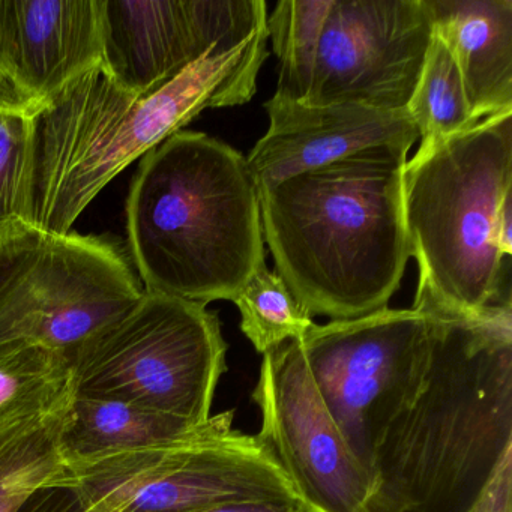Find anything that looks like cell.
<instances>
[{"mask_svg": "<svg viewBox=\"0 0 512 512\" xmlns=\"http://www.w3.org/2000/svg\"><path fill=\"white\" fill-rule=\"evenodd\" d=\"M298 341L326 410L371 476L380 436L424 371L427 316L415 308H385L359 319L316 323Z\"/></svg>", "mask_w": 512, "mask_h": 512, "instance_id": "cell-10", "label": "cell"}, {"mask_svg": "<svg viewBox=\"0 0 512 512\" xmlns=\"http://www.w3.org/2000/svg\"><path fill=\"white\" fill-rule=\"evenodd\" d=\"M481 512H512V458L497 473Z\"/></svg>", "mask_w": 512, "mask_h": 512, "instance_id": "cell-23", "label": "cell"}, {"mask_svg": "<svg viewBox=\"0 0 512 512\" xmlns=\"http://www.w3.org/2000/svg\"><path fill=\"white\" fill-rule=\"evenodd\" d=\"M233 413L212 415L175 442L65 464L58 482L73 487L94 512H194L224 503L301 502L259 437L232 427Z\"/></svg>", "mask_w": 512, "mask_h": 512, "instance_id": "cell-9", "label": "cell"}, {"mask_svg": "<svg viewBox=\"0 0 512 512\" xmlns=\"http://www.w3.org/2000/svg\"><path fill=\"white\" fill-rule=\"evenodd\" d=\"M407 112L421 137L419 149L433 148L479 124L470 110L454 56L434 31Z\"/></svg>", "mask_w": 512, "mask_h": 512, "instance_id": "cell-19", "label": "cell"}, {"mask_svg": "<svg viewBox=\"0 0 512 512\" xmlns=\"http://www.w3.org/2000/svg\"><path fill=\"white\" fill-rule=\"evenodd\" d=\"M410 148L374 146L257 190L277 275L308 316L352 320L388 308L410 259Z\"/></svg>", "mask_w": 512, "mask_h": 512, "instance_id": "cell-2", "label": "cell"}, {"mask_svg": "<svg viewBox=\"0 0 512 512\" xmlns=\"http://www.w3.org/2000/svg\"><path fill=\"white\" fill-rule=\"evenodd\" d=\"M476 122L512 112V0H425Z\"/></svg>", "mask_w": 512, "mask_h": 512, "instance_id": "cell-15", "label": "cell"}, {"mask_svg": "<svg viewBox=\"0 0 512 512\" xmlns=\"http://www.w3.org/2000/svg\"><path fill=\"white\" fill-rule=\"evenodd\" d=\"M253 401L260 442L308 512H365L373 481L326 410L298 340L263 355Z\"/></svg>", "mask_w": 512, "mask_h": 512, "instance_id": "cell-12", "label": "cell"}, {"mask_svg": "<svg viewBox=\"0 0 512 512\" xmlns=\"http://www.w3.org/2000/svg\"><path fill=\"white\" fill-rule=\"evenodd\" d=\"M269 34L212 52L148 97L122 91L101 67L32 118V224L73 232L95 197L130 164L205 109L248 103Z\"/></svg>", "mask_w": 512, "mask_h": 512, "instance_id": "cell-3", "label": "cell"}, {"mask_svg": "<svg viewBox=\"0 0 512 512\" xmlns=\"http://www.w3.org/2000/svg\"><path fill=\"white\" fill-rule=\"evenodd\" d=\"M265 109L268 131L247 158L257 190L374 146H413L419 139L407 109L358 103L310 106L277 94Z\"/></svg>", "mask_w": 512, "mask_h": 512, "instance_id": "cell-14", "label": "cell"}, {"mask_svg": "<svg viewBox=\"0 0 512 512\" xmlns=\"http://www.w3.org/2000/svg\"><path fill=\"white\" fill-rule=\"evenodd\" d=\"M104 0H0V73L29 118L100 67Z\"/></svg>", "mask_w": 512, "mask_h": 512, "instance_id": "cell-13", "label": "cell"}, {"mask_svg": "<svg viewBox=\"0 0 512 512\" xmlns=\"http://www.w3.org/2000/svg\"><path fill=\"white\" fill-rule=\"evenodd\" d=\"M125 217L145 292L202 305L232 301L265 263L247 158L203 133L178 131L140 158Z\"/></svg>", "mask_w": 512, "mask_h": 512, "instance_id": "cell-4", "label": "cell"}, {"mask_svg": "<svg viewBox=\"0 0 512 512\" xmlns=\"http://www.w3.org/2000/svg\"><path fill=\"white\" fill-rule=\"evenodd\" d=\"M194 512H308L301 502L289 500H257V502L224 503Z\"/></svg>", "mask_w": 512, "mask_h": 512, "instance_id": "cell-24", "label": "cell"}, {"mask_svg": "<svg viewBox=\"0 0 512 512\" xmlns=\"http://www.w3.org/2000/svg\"><path fill=\"white\" fill-rule=\"evenodd\" d=\"M227 343L214 311L143 292L71 355L74 395L134 404L193 425L211 418Z\"/></svg>", "mask_w": 512, "mask_h": 512, "instance_id": "cell-7", "label": "cell"}, {"mask_svg": "<svg viewBox=\"0 0 512 512\" xmlns=\"http://www.w3.org/2000/svg\"><path fill=\"white\" fill-rule=\"evenodd\" d=\"M232 302L241 313L242 332L262 355L287 341L299 340L316 325L266 263L256 269Z\"/></svg>", "mask_w": 512, "mask_h": 512, "instance_id": "cell-20", "label": "cell"}, {"mask_svg": "<svg viewBox=\"0 0 512 512\" xmlns=\"http://www.w3.org/2000/svg\"><path fill=\"white\" fill-rule=\"evenodd\" d=\"M275 94L406 110L433 38L425 0H281L268 16Z\"/></svg>", "mask_w": 512, "mask_h": 512, "instance_id": "cell-6", "label": "cell"}, {"mask_svg": "<svg viewBox=\"0 0 512 512\" xmlns=\"http://www.w3.org/2000/svg\"><path fill=\"white\" fill-rule=\"evenodd\" d=\"M0 112H16L25 115L19 101H17L16 95H14L13 89L8 85L2 73H0Z\"/></svg>", "mask_w": 512, "mask_h": 512, "instance_id": "cell-25", "label": "cell"}, {"mask_svg": "<svg viewBox=\"0 0 512 512\" xmlns=\"http://www.w3.org/2000/svg\"><path fill=\"white\" fill-rule=\"evenodd\" d=\"M70 404L0 427V512H16L32 493L64 476L61 431Z\"/></svg>", "mask_w": 512, "mask_h": 512, "instance_id": "cell-17", "label": "cell"}, {"mask_svg": "<svg viewBox=\"0 0 512 512\" xmlns=\"http://www.w3.org/2000/svg\"><path fill=\"white\" fill-rule=\"evenodd\" d=\"M418 311L424 371L374 448L365 512H481L512 458V305Z\"/></svg>", "mask_w": 512, "mask_h": 512, "instance_id": "cell-1", "label": "cell"}, {"mask_svg": "<svg viewBox=\"0 0 512 512\" xmlns=\"http://www.w3.org/2000/svg\"><path fill=\"white\" fill-rule=\"evenodd\" d=\"M32 118L0 112V230L32 224Z\"/></svg>", "mask_w": 512, "mask_h": 512, "instance_id": "cell-21", "label": "cell"}, {"mask_svg": "<svg viewBox=\"0 0 512 512\" xmlns=\"http://www.w3.org/2000/svg\"><path fill=\"white\" fill-rule=\"evenodd\" d=\"M268 34L265 0H104L101 70L148 97L212 52Z\"/></svg>", "mask_w": 512, "mask_h": 512, "instance_id": "cell-11", "label": "cell"}, {"mask_svg": "<svg viewBox=\"0 0 512 512\" xmlns=\"http://www.w3.org/2000/svg\"><path fill=\"white\" fill-rule=\"evenodd\" d=\"M403 217L419 266L412 308L512 305V112L418 149L404 167Z\"/></svg>", "mask_w": 512, "mask_h": 512, "instance_id": "cell-5", "label": "cell"}, {"mask_svg": "<svg viewBox=\"0 0 512 512\" xmlns=\"http://www.w3.org/2000/svg\"><path fill=\"white\" fill-rule=\"evenodd\" d=\"M200 425L122 401L74 395L62 425V457L65 464L82 463L164 445L188 436Z\"/></svg>", "mask_w": 512, "mask_h": 512, "instance_id": "cell-16", "label": "cell"}, {"mask_svg": "<svg viewBox=\"0 0 512 512\" xmlns=\"http://www.w3.org/2000/svg\"><path fill=\"white\" fill-rule=\"evenodd\" d=\"M143 292L130 259L106 238L34 224L0 230V352L44 346L70 359Z\"/></svg>", "mask_w": 512, "mask_h": 512, "instance_id": "cell-8", "label": "cell"}, {"mask_svg": "<svg viewBox=\"0 0 512 512\" xmlns=\"http://www.w3.org/2000/svg\"><path fill=\"white\" fill-rule=\"evenodd\" d=\"M16 512H94L70 485L53 482L32 493Z\"/></svg>", "mask_w": 512, "mask_h": 512, "instance_id": "cell-22", "label": "cell"}, {"mask_svg": "<svg viewBox=\"0 0 512 512\" xmlns=\"http://www.w3.org/2000/svg\"><path fill=\"white\" fill-rule=\"evenodd\" d=\"M74 397L67 356L44 346L0 352V427L44 415Z\"/></svg>", "mask_w": 512, "mask_h": 512, "instance_id": "cell-18", "label": "cell"}]
</instances>
